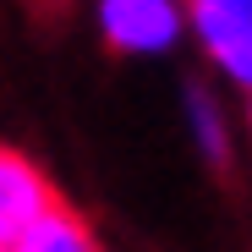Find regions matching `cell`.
Returning <instances> with one entry per match:
<instances>
[{
    "mask_svg": "<svg viewBox=\"0 0 252 252\" xmlns=\"http://www.w3.org/2000/svg\"><path fill=\"white\" fill-rule=\"evenodd\" d=\"M99 33L126 55H164L187 33V11L170 0H104Z\"/></svg>",
    "mask_w": 252,
    "mask_h": 252,
    "instance_id": "1",
    "label": "cell"
},
{
    "mask_svg": "<svg viewBox=\"0 0 252 252\" xmlns=\"http://www.w3.org/2000/svg\"><path fill=\"white\" fill-rule=\"evenodd\" d=\"M50 208H61L55 187L44 181V170H38L33 159L0 148V252H17V241L50 214Z\"/></svg>",
    "mask_w": 252,
    "mask_h": 252,
    "instance_id": "2",
    "label": "cell"
},
{
    "mask_svg": "<svg viewBox=\"0 0 252 252\" xmlns=\"http://www.w3.org/2000/svg\"><path fill=\"white\" fill-rule=\"evenodd\" d=\"M192 33L230 82L252 88V0H197Z\"/></svg>",
    "mask_w": 252,
    "mask_h": 252,
    "instance_id": "3",
    "label": "cell"
},
{
    "mask_svg": "<svg viewBox=\"0 0 252 252\" xmlns=\"http://www.w3.org/2000/svg\"><path fill=\"white\" fill-rule=\"evenodd\" d=\"M17 252H99V241H94V230L61 203V208H50V214L17 241Z\"/></svg>",
    "mask_w": 252,
    "mask_h": 252,
    "instance_id": "4",
    "label": "cell"
},
{
    "mask_svg": "<svg viewBox=\"0 0 252 252\" xmlns=\"http://www.w3.org/2000/svg\"><path fill=\"white\" fill-rule=\"evenodd\" d=\"M187 126H192L197 148L214 159V164H225L230 132H225V115H220V104H214V94H208V88H187Z\"/></svg>",
    "mask_w": 252,
    "mask_h": 252,
    "instance_id": "5",
    "label": "cell"
}]
</instances>
